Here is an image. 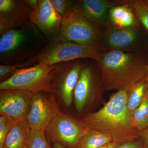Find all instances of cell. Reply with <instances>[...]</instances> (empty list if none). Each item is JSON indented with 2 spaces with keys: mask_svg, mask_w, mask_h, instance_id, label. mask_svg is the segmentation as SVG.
Here are the masks:
<instances>
[{
  "mask_svg": "<svg viewBox=\"0 0 148 148\" xmlns=\"http://www.w3.org/2000/svg\"><path fill=\"white\" fill-rule=\"evenodd\" d=\"M107 27L119 29H138L140 27L137 17L126 0L119 5L110 9L108 14Z\"/></svg>",
  "mask_w": 148,
  "mask_h": 148,
  "instance_id": "2e32d148",
  "label": "cell"
},
{
  "mask_svg": "<svg viewBox=\"0 0 148 148\" xmlns=\"http://www.w3.org/2000/svg\"><path fill=\"white\" fill-rule=\"evenodd\" d=\"M104 32L74 10L63 18L58 38L81 45L103 47Z\"/></svg>",
  "mask_w": 148,
  "mask_h": 148,
  "instance_id": "52a82bcc",
  "label": "cell"
},
{
  "mask_svg": "<svg viewBox=\"0 0 148 148\" xmlns=\"http://www.w3.org/2000/svg\"><path fill=\"white\" fill-rule=\"evenodd\" d=\"M84 59L58 63L53 69V94L66 107H70L73 101L74 91Z\"/></svg>",
  "mask_w": 148,
  "mask_h": 148,
  "instance_id": "9c48e42d",
  "label": "cell"
},
{
  "mask_svg": "<svg viewBox=\"0 0 148 148\" xmlns=\"http://www.w3.org/2000/svg\"><path fill=\"white\" fill-rule=\"evenodd\" d=\"M118 145L115 142H111L106 144L105 145L101 147V148H117Z\"/></svg>",
  "mask_w": 148,
  "mask_h": 148,
  "instance_id": "f1b7e54d",
  "label": "cell"
},
{
  "mask_svg": "<svg viewBox=\"0 0 148 148\" xmlns=\"http://www.w3.org/2000/svg\"><path fill=\"white\" fill-rule=\"evenodd\" d=\"M108 49L81 45L58 38L48 42L36 56L37 63L52 65L77 59L91 58L95 61Z\"/></svg>",
  "mask_w": 148,
  "mask_h": 148,
  "instance_id": "5b68a950",
  "label": "cell"
},
{
  "mask_svg": "<svg viewBox=\"0 0 148 148\" xmlns=\"http://www.w3.org/2000/svg\"><path fill=\"white\" fill-rule=\"evenodd\" d=\"M31 130L26 119L17 122L9 132L2 148H29Z\"/></svg>",
  "mask_w": 148,
  "mask_h": 148,
  "instance_id": "e0dca14e",
  "label": "cell"
},
{
  "mask_svg": "<svg viewBox=\"0 0 148 148\" xmlns=\"http://www.w3.org/2000/svg\"><path fill=\"white\" fill-rule=\"evenodd\" d=\"M70 115L60 113L52 120L44 132L47 139L69 148H76L82 135L88 128Z\"/></svg>",
  "mask_w": 148,
  "mask_h": 148,
  "instance_id": "ba28073f",
  "label": "cell"
},
{
  "mask_svg": "<svg viewBox=\"0 0 148 148\" xmlns=\"http://www.w3.org/2000/svg\"><path fill=\"white\" fill-rule=\"evenodd\" d=\"M146 79L147 80L148 82V66H147V76H146Z\"/></svg>",
  "mask_w": 148,
  "mask_h": 148,
  "instance_id": "4dcf8cb0",
  "label": "cell"
},
{
  "mask_svg": "<svg viewBox=\"0 0 148 148\" xmlns=\"http://www.w3.org/2000/svg\"><path fill=\"white\" fill-rule=\"evenodd\" d=\"M51 1L55 9L63 19L73 12L75 1L51 0Z\"/></svg>",
  "mask_w": 148,
  "mask_h": 148,
  "instance_id": "cb8c5ba5",
  "label": "cell"
},
{
  "mask_svg": "<svg viewBox=\"0 0 148 148\" xmlns=\"http://www.w3.org/2000/svg\"><path fill=\"white\" fill-rule=\"evenodd\" d=\"M112 142L113 139L110 135L88 127L80 138L76 148H101Z\"/></svg>",
  "mask_w": 148,
  "mask_h": 148,
  "instance_id": "ac0fdd59",
  "label": "cell"
},
{
  "mask_svg": "<svg viewBox=\"0 0 148 148\" xmlns=\"http://www.w3.org/2000/svg\"><path fill=\"white\" fill-rule=\"evenodd\" d=\"M127 95L125 90L113 93L98 111L86 114L79 119L89 128L110 135L118 145L137 139L140 132L131 124Z\"/></svg>",
  "mask_w": 148,
  "mask_h": 148,
  "instance_id": "7a4b0ae2",
  "label": "cell"
},
{
  "mask_svg": "<svg viewBox=\"0 0 148 148\" xmlns=\"http://www.w3.org/2000/svg\"><path fill=\"white\" fill-rule=\"evenodd\" d=\"M0 90L1 116L16 122L26 119L34 93L19 89Z\"/></svg>",
  "mask_w": 148,
  "mask_h": 148,
  "instance_id": "7c38bea8",
  "label": "cell"
},
{
  "mask_svg": "<svg viewBox=\"0 0 148 148\" xmlns=\"http://www.w3.org/2000/svg\"><path fill=\"white\" fill-rule=\"evenodd\" d=\"M140 137L143 141L145 148H148V126L140 131Z\"/></svg>",
  "mask_w": 148,
  "mask_h": 148,
  "instance_id": "4316f807",
  "label": "cell"
},
{
  "mask_svg": "<svg viewBox=\"0 0 148 148\" xmlns=\"http://www.w3.org/2000/svg\"><path fill=\"white\" fill-rule=\"evenodd\" d=\"M132 126L138 131H142L148 126V90L139 107L131 116Z\"/></svg>",
  "mask_w": 148,
  "mask_h": 148,
  "instance_id": "ffe728a7",
  "label": "cell"
},
{
  "mask_svg": "<svg viewBox=\"0 0 148 148\" xmlns=\"http://www.w3.org/2000/svg\"><path fill=\"white\" fill-rule=\"evenodd\" d=\"M96 62L106 90L127 92L146 78L147 60L140 53L110 49Z\"/></svg>",
  "mask_w": 148,
  "mask_h": 148,
  "instance_id": "6da1fadb",
  "label": "cell"
},
{
  "mask_svg": "<svg viewBox=\"0 0 148 148\" xmlns=\"http://www.w3.org/2000/svg\"><path fill=\"white\" fill-rule=\"evenodd\" d=\"M26 119L31 129L43 130L61 113L55 95L40 91L34 94Z\"/></svg>",
  "mask_w": 148,
  "mask_h": 148,
  "instance_id": "30bf717a",
  "label": "cell"
},
{
  "mask_svg": "<svg viewBox=\"0 0 148 148\" xmlns=\"http://www.w3.org/2000/svg\"><path fill=\"white\" fill-rule=\"evenodd\" d=\"M143 1H144L145 3L148 6V0H143Z\"/></svg>",
  "mask_w": 148,
  "mask_h": 148,
  "instance_id": "1f68e13d",
  "label": "cell"
},
{
  "mask_svg": "<svg viewBox=\"0 0 148 148\" xmlns=\"http://www.w3.org/2000/svg\"><path fill=\"white\" fill-rule=\"evenodd\" d=\"M63 19L51 0H38L30 16L31 22L36 26L48 42L59 37Z\"/></svg>",
  "mask_w": 148,
  "mask_h": 148,
  "instance_id": "8fae6325",
  "label": "cell"
},
{
  "mask_svg": "<svg viewBox=\"0 0 148 148\" xmlns=\"http://www.w3.org/2000/svg\"><path fill=\"white\" fill-rule=\"evenodd\" d=\"M148 90V82L146 78L127 91L126 105L131 115L142 103Z\"/></svg>",
  "mask_w": 148,
  "mask_h": 148,
  "instance_id": "d6986e66",
  "label": "cell"
},
{
  "mask_svg": "<svg viewBox=\"0 0 148 148\" xmlns=\"http://www.w3.org/2000/svg\"><path fill=\"white\" fill-rule=\"evenodd\" d=\"M138 29L107 27L104 32L103 47L110 49L130 51L138 38Z\"/></svg>",
  "mask_w": 148,
  "mask_h": 148,
  "instance_id": "9a60e30c",
  "label": "cell"
},
{
  "mask_svg": "<svg viewBox=\"0 0 148 148\" xmlns=\"http://www.w3.org/2000/svg\"><path fill=\"white\" fill-rule=\"evenodd\" d=\"M56 64L39 63L19 70L6 80L0 83V90L19 89L34 93L45 91L53 93V71Z\"/></svg>",
  "mask_w": 148,
  "mask_h": 148,
  "instance_id": "8992f818",
  "label": "cell"
},
{
  "mask_svg": "<svg viewBox=\"0 0 148 148\" xmlns=\"http://www.w3.org/2000/svg\"><path fill=\"white\" fill-rule=\"evenodd\" d=\"M134 13L135 14L140 26L144 28L148 34V6L143 0L130 1Z\"/></svg>",
  "mask_w": 148,
  "mask_h": 148,
  "instance_id": "7402d4cb",
  "label": "cell"
},
{
  "mask_svg": "<svg viewBox=\"0 0 148 148\" xmlns=\"http://www.w3.org/2000/svg\"><path fill=\"white\" fill-rule=\"evenodd\" d=\"M32 12L23 0H0V37L31 22Z\"/></svg>",
  "mask_w": 148,
  "mask_h": 148,
  "instance_id": "4fadbf2b",
  "label": "cell"
},
{
  "mask_svg": "<svg viewBox=\"0 0 148 148\" xmlns=\"http://www.w3.org/2000/svg\"><path fill=\"white\" fill-rule=\"evenodd\" d=\"M117 148H145V147L140 137L135 140L119 144Z\"/></svg>",
  "mask_w": 148,
  "mask_h": 148,
  "instance_id": "484cf974",
  "label": "cell"
},
{
  "mask_svg": "<svg viewBox=\"0 0 148 148\" xmlns=\"http://www.w3.org/2000/svg\"><path fill=\"white\" fill-rule=\"evenodd\" d=\"M16 123L8 118L0 116V148H2L7 136Z\"/></svg>",
  "mask_w": 148,
  "mask_h": 148,
  "instance_id": "d4e9b609",
  "label": "cell"
},
{
  "mask_svg": "<svg viewBox=\"0 0 148 148\" xmlns=\"http://www.w3.org/2000/svg\"><path fill=\"white\" fill-rule=\"evenodd\" d=\"M147 66H148V57L147 59Z\"/></svg>",
  "mask_w": 148,
  "mask_h": 148,
  "instance_id": "d6a6232c",
  "label": "cell"
},
{
  "mask_svg": "<svg viewBox=\"0 0 148 148\" xmlns=\"http://www.w3.org/2000/svg\"><path fill=\"white\" fill-rule=\"evenodd\" d=\"M124 1L77 0L74 10L78 12L95 26L105 31L107 27L108 14L110 9L121 4Z\"/></svg>",
  "mask_w": 148,
  "mask_h": 148,
  "instance_id": "5bb4252c",
  "label": "cell"
},
{
  "mask_svg": "<svg viewBox=\"0 0 148 148\" xmlns=\"http://www.w3.org/2000/svg\"><path fill=\"white\" fill-rule=\"evenodd\" d=\"M48 42L32 22L11 29L0 37V64L13 65L29 61Z\"/></svg>",
  "mask_w": 148,
  "mask_h": 148,
  "instance_id": "3957f363",
  "label": "cell"
},
{
  "mask_svg": "<svg viewBox=\"0 0 148 148\" xmlns=\"http://www.w3.org/2000/svg\"><path fill=\"white\" fill-rule=\"evenodd\" d=\"M106 90L97 62L84 59L79 77L74 91L76 110L81 116L92 112L103 102Z\"/></svg>",
  "mask_w": 148,
  "mask_h": 148,
  "instance_id": "277c9868",
  "label": "cell"
},
{
  "mask_svg": "<svg viewBox=\"0 0 148 148\" xmlns=\"http://www.w3.org/2000/svg\"><path fill=\"white\" fill-rule=\"evenodd\" d=\"M29 148H53L49 143L43 130H31Z\"/></svg>",
  "mask_w": 148,
  "mask_h": 148,
  "instance_id": "603a6c76",
  "label": "cell"
},
{
  "mask_svg": "<svg viewBox=\"0 0 148 148\" xmlns=\"http://www.w3.org/2000/svg\"><path fill=\"white\" fill-rule=\"evenodd\" d=\"M38 64L36 57L29 61L13 65H0V82H2L10 78L19 70L29 68Z\"/></svg>",
  "mask_w": 148,
  "mask_h": 148,
  "instance_id": "44dd1931",
  "label": "cell"
},
{
  "mask_svg": "<svg viewBox=\"0 0 148 148\" xmlns=\"http://www.w3.org/2000/svg\"><path fill=\"white\" fill-rule=\"evenodd\" d=\"M23 1L29 7L32 9L33 10H34L36 7L37 4L38 2V0H23Z\"/></svg>",
  "mask_w": 148,
  "mask_h": 148,
  "instance_id": "83f0119b",
  "label": "cell"
},
{
  "mask_svg": "<svg viewBox=\"0 0 148 148\" xmlns=\"http://www.w3.org/2000/svg\"><path fill=\"white\" fill-rule=\"evenodd\" d=\"M53 148H69L58 143H53Z\"/></svg>",
  "mask_w": 148,
  "mask_h": 148,
  "instance_id": "f546056e",
  "label": "cell"
}]
</instances>
